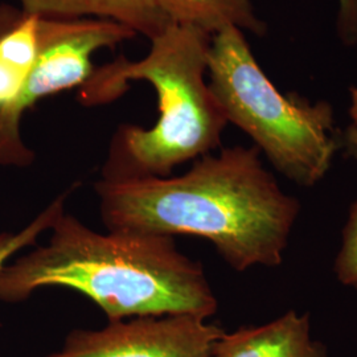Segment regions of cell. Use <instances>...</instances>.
I'll use <instances>...</instances> for the list:
<instances>
[{
  "label": "cell",
  "mask_w": 357,
  "mask_h": 357,
  "mask_svg": "<svg viewBox=\"0 0 357 357\" xmlns=\"http://www.w3.org/2000/svg\"><path fill=\"white\" fill-rule=\"evenodd\" d=\"M94 191L107 230L203 237L237 271L278 266L299 213L255 146L206 153L174 178H100Z\"/></svg>",
  "instance_id": "6da1fadb"
},
{
  "label": "cell",
  "mask_w": 357,
  "mask_h": 357,
  "mask_svg": "<svg viewBox=\"0 0 357 357\" xmlns=\"http://www.w3.org/2000/svg\"><path fill=\"white\" fill-rule=\"evenodd\" d=\"M50 241L0 268V302L19 303L43 287H66L100 307L109 321L217 311L203 266L167 236L100 233L63 213Z\"/></svg>",
  "instance_id": "7a4b0ae2"
},
{
  "label": "cell",
  "mask_w": 357,
  "mask_h": 357,
  "mask_svg": "<svg viewBox=\"0 0 357 357\" xmlns=\"http://www.w3.org/2000/svg\"><path fill=\"white\" fill-rule=\"evenodd\" d=\"M150 41L151 50L139 61L119 57L81 86L79 101L86 106L114 101L128 81L150 82L158 96L159 118L153 128L116 130L101 178H167L175 167L217 149L228 125L206 82L212 35L171 23Z\"/></svg>",
  "instance_id": "3957f363"
},
{
  "label": "cell",
  "mask_w": 357,
  "mask_h": 357,
  "mask_svg": "<svg viewBox=\"0 0 357 357\" xmlns=\"http://www.w3.org/2000/svg\"><path fill=\"white\" fill-rule=\"evenodd\" d=\"M208 76L228 123L246 132L286 178L311 187L327 174L339 149L331 105L277 89L241 29L229 26L212 36Z\"/></svg>",
  "instance_id": "277c9868"
},
{
  "label": "cell",
  "mask_w": 357,
  "mask_h": 357,
  "mask_svg": "<svg viewBox=\"0 0 357 357\" xmlns=\"http://www.w3.org/2000/svg\"><path fill=\"white\" fill-rule=\"evenodd\" d=\"M128 26L105 19L51 17L38 61L20 94L0 110V166H29L35 153L22 139V118L35 103L63 90L82 86L91 75L93 54L134 38Z\"/></svg>",
  "instance_id": "5b68a950"
},
{
  "label": "cell",
  "mask_w": 357,
  "mask_h": 357,
  "mask_svg": "<svg viewBox=\"0 0 357 357\" xmlns=\"http://www.w3.org/2000/svg\"><path fill=\"white\" fill-rule=\"evenodd\" d=\"M225 332L191 315L134 317L75 330L45 357H212Z\"/></svg>",
  "instance_id": "8992f818"
},
{
  "label": "cell",
  "mask_w": 357,
  "mask_h": 357,
  "mask_svg": "<svg viewBox=\"0 0 357 357\" xmlns=\"http://www.w3.org/2000/svg\"><path fill=\"white\" fill-rule=\"evenodd\" d=\"M51 17L0 7V110L16 100L45 44Z\"/></svg>",
  "instance_id": "52a82bcc"
},
{
  "label": "cell",
  "mask_w": 357,
  "mask_h": 357,
  "mask_svg": "<svg viewBox=\"0 0 357 357\" xmlns=\"http://www.w3.org/2000/svg\"><path fill=\"white\" fill-rule=\"evenodd\" d=\"M212 357H320L307 315L289 311L259 327L224 333Z\"/></svg>",
  "instance_id": "ba28073f"
},
{
  "label": "cell",
  "mask_w": 357,
  "mask_h": 357,
  "mask_svg": "<svg viewBox=\"0 0 357 357\" xmlns=\"http://www.w3.org/2000/svg\"><path fill=\"white\" fill-rule=\"evenodd\" d=\"M22 10L47 17L105 19L153 40L171 22L155 0H19Z\"/></svg>",
  "instance_id": "9c48e42d"
},
{
  "label": "cell",
  "mask_w": 357,
  "mask_h": 357,
  "mask_svg": "<svg viewBox=\"0 0 357 357\" xmlns=\"http://www.w3.org/2000/svg\"><path fill=\"white\" fill-rule=\"evenodd\" d=\"M171 23L199 28L209 35L234 26L255 35L266 32L252 0H155Z\"/></svg>",
  "instance_id": "30bf717a"
},
{
  "label": "cell",
  "mask_w": 357,
  "mask_h": 357,
  "mask_svg": "<svg viewBox=\"0 0 357 357\" xmlns=\"http://www.w3.org/2000/svg\"><path fill=\"white\" fill-rule=\"evenodd\" d=\"M72 192L73 190H69L60 195L23 229L15 233H0V268L6 265L17 252L36 243L44 231L51 229L54 221L64 213L65 200Z\"/></svg>",
  "instance_id": "8fae6325"
},
{
  "label": "cell",
  "mask_w": 357,
  "mask_h": 357,
  "mask_svg": "<svg viewBox=\"0 0 357 357\" xmlns=\"http://www.w3.org/2000/svg\"><path fill=\"white\" fill-rule=\"evenodd\" d=\"M344 144L349 153L357 159V128L349 126L344 134ZM337 280L345 286L357 289V202L343 233V243L335 262Z\"/></svg>",
  "instance_id": "7c38bea8"
},
{
  "label": "cell",
  "mask_w": 357,
  "mask_h": 357,
  "mask_svg": "<svg viewBox=\"0 0 357 357\" xmlns=\"http://www.w3.org/2000/svg\"><path fill=\"white\" fill-rule=\"evenodd\" d=\"M336 31L347 47L357 45V0H336Z\"/></svg>",
  "instance_id": "4fadbf2b"
},
{
  "label": "cell",
  "mask_w": 357,
  "mask_h": 357,
  "mask_svg": "<svg viewBox=\"0 0 357 357\" xmlns=\"http://www.w3.org/2000/svg\"><path fill=\"white\" fill-rule=\"evenodd\" d=\"M349 114L354 121V126L357 128V86L351 90V107Z\"/></svg>",
  "instance_id": "5bb4252c"
}]
</instances>
